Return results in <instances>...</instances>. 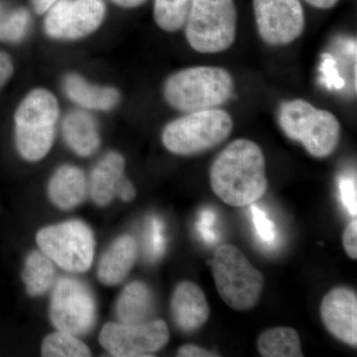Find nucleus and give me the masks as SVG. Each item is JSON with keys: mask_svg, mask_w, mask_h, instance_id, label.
<instances>
[{"mask_svg": "<svg viewBox=\"0 0 357 357\" xmlns=\"http://www.w3.org/2000/svg\"><path fill=\"white\" fill-rule=\"evenodd\" d=\"M213 192L229 206H250L267 191L266 163L261 148L248 139L229 143L211 164Z\"/></svg>", "mask_w": 357, "mask_h": 357, "instance_id": "f257e3e1", "label": "nucleus"}, {"mask_svg": "<svg viewBox=\"0 0 357 357\" xmlns=\"http://www.w3.org/2000/svg\"><path fill=\"white\" fill-rule=\"evenodd\" d=\"M234 81L220 67L187 68L171 75L164 84V98L174 109L190 114L218 109L234 93Z\"/></svg>", "mask_w": 357, "mask_h": 357, "instance_id": "f03ea898", "label": "nucleus"}, {"mask_svg": "<svg viewBox=\"0 0 357 357\" xmlns=\"http://www.w3.org/2000/svg\"><path fill=\"white\" fill-rule=\"evenodd\" d=\"M60 119L57 98L47 89H32L15 114V143L23 159L38 162L50 152Z\"/></svg>", "mask_w": 357, "mask_h": 357, "instance_id": "7ed1b4c3", "label": "nucleus"}, {"mask_svg": "<svg viewBox=\"0 0 357 357\" xmlns=\"http://www.w3.org/2000/svg\"><path fill=\"white\" fill-rule=\"evenodd\" d=\"M278 122L287 137L300 142L316 158L331 156L340 142V126L337 117L328 110L317 109L307 100L298 98L282 103Z\"/></svg>", "mask_w": 357, "mask_h": 357, "instance_id": "20e7f679", "label": "nucleus"}, {"mask_svg": "<svg viewBox=\"0 0 357 357\" xmlns=\"http://www.w3.org/2000/svg\"><path fill=\"white\" fill-rule=\"evenodd\" d=\"M211 271L220 298L232 310L249 311L258 304L264 276L241 249L231 244L218 246L211 260Z\"/></svg>", "mask_w": 357, "mask_h": 357, "instance_id": "39448f33", "label": "nucleus"}, {"mask_svg": "<svg viewBox=\"0 0 357 357\" xmlns=\"http://www.w3.org/2000/svg\"><path fill=\"white\" fill-rule=\"evenodd\" d=\"M232 129L234 121L225 110L190 112L167 124L162 131V142L171 153L192 156L222 144Z\"/></svg>", "mask_w": 357, "mask_h": 357, "instance_id": "423d86ee", "label": "nucleus"}, {"mask_svg": "<svg viewBox=\"0 0 357 357\" xmlns=\"http://www.w3.org/2000/svg\"><path fill=\"white\" fill-rule=\"evenodd\" d=\"M236 21L234 0H192L184 25L185 38L199 53H220L236 41Z\"/></svg>", "mask_w": 357, "mask_h": 357, "instance_id": "0eeeda50", "label": "nucleus"}, {"mask_svg": "<svg viewBox=\"0 0 357 357\" xmlns=\"http://www.w3.org/2000/svg\"><path fill=\"white\" fill-rule=\"evenodd\" d=\"M40 250L58 266L75 273L86 272L95 255V236L81 220L44 227L36 236Z\"/></svg>", "mask_w": 357, "mask_h": 357, "instance_id": "6e6552de", "label": "nucleus"}, {"mask_svg": "<svg viewBox=\"0 0 357 357\" xmlns=\"http://www.w3.org/2000/svg\"><path fill=\"white\" fill-rule=\"evenodd\" d=\"M52 323L59 331L84 335L95 325L96 306L89 289L72 278H61L52 294Z\"/></svg>", "mask_w": 357, "mask_h": 357, "instance_id": "1a4fd4ad", "label": "nucleus"}, {"mask_svg": "<svg viewBox=\"0 0 357 357\" xmlns=\"http://www.w3.org/2000/svg\"><path fill=\"white\" fill-rule=\"evenodd\" d=\"M169 340L170 332L163 319H151L138 325L109 323L100 335L103 349L117 357L153 356Z\"/></svg>", "mask_w": 357, "mask_h": 357, "instance_id": "9d476101", "label": "nucleus"}, {"mask_svg": "<svg viewBox=\"0 0 357 357\" xmlns=\"http://www.w3.org/2000/svg\"><path fill=\"white\" fill-rule=\"evenodd\" d=\"M105 13L103 0H60L47 13L45 32L55 40L84 38L100 27Z\"/></svg>", "mask_w": 357, "mask_h": 357, "instance_id": "9b49d317", "label": "nucleus"}, {"mask_svg": "<svg viewBox=\"0 0 357 357\" xmlns=\"http://www.w3.org/2000/svg\"><path fill=\"white\" fill-rule=\"evenodd\" d=\"M256 27L260 38L270 46H285L305 30L301 0H253Z\"/></svg>", "mask_w": 357, "mask_h": 357, "instance_id": "f8f14e48", "label": "nucleus"}, {"mask_svg": "<svg viewBox=\"0 0 357 357\" xmlns=\"http://www.w3.org/2000/svg\"><path fill=\"white\" fill-rule=\"evenodd\" d=\"M319 314L331 335L349 347H356L357 296L354 290L333 288L324 296Z\"/></svg>", "mask_w": 357, "mask_h": 357, "instance_id": "ddd939ff", "label": "nucleus"}, {"mask_svg": "<svg viewBox=\"0 0 357 357\" xmlns=\"http://www.w3.org/2000/svg\"><path fill=\"white\" fill-rule=\"evenodd\" d=\"M171 312L182 332H197L210 319L211 310L206 295L196 283L183 281L174 290Z\"/></svg>", "mask_w": 357, "mask_h": 357, "instance_id": "4468645a", "label": "nucleus"}, {"mask_svg": "<svg viewBox=\"0 0 357 357\" xmlns=\"http://www.w3.org/2000/svg\"><path fill=\"white\" fill-rule=\"evenodd\" d=\"M63 84L69 100L84 110L109 112L121 100V93L116 89L89 83L77 74L68 75Z\"/></svg>", "mask_w": 357, "mask_h": 357, "instance_id": "2eb2a0df", "label": "nucleus"}, {"mask_svg": "<svg viewBox=\"0 0 357 357\" xmlns=\"http://www.w3.org/2000/svg\"><path fill=\"white\" fill-rule=\"evenodd\" d=\"M88 192L84 171L74 165H63L52 175L48 195L52 203L62 210H72L83 203Z\"/></svg>", "mask_w": 357, "mask_h": 357, "instance_id": "dca6fc26", "label": "nucleus"}, {"mask_svg": "<svg viewBox=\"0 0 357 357\" xmlns=\"http://www.w3.org/2000/svg\"><path fill=\"white\" fill-rule=\"evenodd\" d=\"M126 160L117 152H109L95 167L89 178V194L96 204L105 206L116 197L117 189L126 178Z\"/></svg>", "mask_w": 357, "mask_h": 357, "instance_id": "f3484780", "label": "nucleus"}, {"mask_svg": "<svg viewBox=\"0 0 357 357\" xmlns=\"http://www.w3.org/2000/svg\"><path fill=\"white\" fill-rule=\"evenodd\" d=\"M137 243L132 236L119 237L100 259L98 279L109 286L121 283L132 269L137 260Z\"/></svg>", "mask_w": 357, "mask_h": 357, "instance_id": "a211bd4d", "label": "nucleus"}, {"mask_svg": "<svg viewBox=\"0 0 357 357\" xmlns=\"http://www.w3.org/2000/svg\"><path fill=\"white\" fill-rule=\"evenodd\" d=\"M62 133L68 146L79 156H91L100 148L98 123L86 110H73L66 115Z\"/></svg>", "mask_w": 357, "mask_h": 357, "instance_id": "6ab92c4d", "label": "nucleus"}, {"mask_svg": "<svg viewBox=\"0 0 357 357\" xmlns=\"http://www.w3.org/2000/svg\"><path fill=\"white\" fill-rule=\"evenodd\" d=\"M153 311V294L143 282L128 284L117 301V318L126 325H138L151 321Z\"/></svg>", "mask_w": 357, "mask_h": 357, "instance_id": "aec40b11", "label": "nucleus"}, {"mask_svg": "<svg viewBox=\"0 0 357 357\" xmlns=\"http://www.w3.org/2000/svg\"><path fill=\"white\" fill-rule=\"evenodd\" d=\"M257 349L264 357H303L299 333L289 326L264 331L257 340Z\"/></svg>", "mask_w": 357, "mask_h": 357, "instance_id": "412c9836", "label": "nucleus"}, {"mask_svg": "<svg viewBox=\"0 0 357 357\" xmlns=\"http://www.w3.org/2000/svg\"><path fill=\"white\" fill-rule=\"evenodd\" d=\"M22 279L30 296L38 297L43 295L55 280L54 262L42 251H33L26 258Z\"/></svg>", "mask_w": 357, "mask_h": 357, "instance_id": "4be33fe9", "label": "nucleus"}, {"mask_svg": "<svg viewBox=\"0 0 357 357\" xmlns=\"http://www.w3.org/2000/svg\"><path fill=\"white\" fill-rule=\"evenodd\" d=\"M192 0H154V20L166 32H176L184 27Z\"/></svg>", "mask_w": 357, "mask_h": 357, "instance_id": "5701e85b", "label": "nucleus"}, {"mask_svg": "<svg viewBox=\"0 0 357 357\" xmlns=\"http://www.w3.org/2000/svg\"><path fill=\"white\" fill-rule=\"evenodd\" d=\"M41 354L46 357H86L91 354L86 344L76 335L58 330L45 338Z\"/></svg>", "mask_w": 357, "mask_h": 357, "instance_id": "b1692460", "label": "nucleus"}, {"mask_svg": "<svg viewBox=\"0 0 357 357\" xmlns=\"http://www.w3.org/2000/svg\"><path fill=\"white\" fill-rule=\"evenodd\" d=\"M30 15L24 8L7 11L0 4V40L20 42L29 29Z\"/></svg>", "mask_w": 357, "mask_h": 357, "instance_id": "393cba45", "label": "nucleus"}, {"mask_svg": "<svg viewBox=\"0 0 357 357\" xmlns=\"http://www.w3.org/2000/svg\"><path fill=\"white\" fill-rule=\"evenodd\" d=\"M147 232L148 253L152 259H158L163 255L166 248L165 234L162 220L159 218H151Z\"/></svg>", "mask_w": 357, "mask_h": 357, "instance_id": "a878e982", "label": "nucleus"}, {"mask_svg": "<svg viewBox=\"0 0 357 357\" xmlns=\"http://www.w3.org/2000/svg\"><path fill=\"white\" fill-rule=\"evenodd\" d=\"M253 223L260 239L267 244H273L276 241L277 232L274 222L268 218V215L260 206L251 204Z\"/></svg>", "mask_w": 357, "mask_h": 357, "instance_id": "bb28decb", "label": "nucleus"}, {"mask_svg": "<svg viewBox=\"0 0 357 357\" xmlns=\"http://www.w3.org/2000/svg\"><path fill=\"white\" fill-rule=\"evenodd\" d=\"M217 213L211 208H204L199 213L198 222H197V230L199 236L206 243L215 244L218 241L217 231Z\"/></svg>", "mask_w": 357, "mask_h": 357, "instance_id": "cd10ccee", "label": "nucleus"}, {"mask_svg": "<svg viewBox=\"0 0 357 357\" xmlns=\"http://www.w3.org/2000/svg\"><path fill=\"white\" fill-rule=\"evenodd\" d=\"M340 199L351 217L356 218L357 196L356 176H342L338 180Z\"/></svg>", "mask_w": 357, "mask_h": 357, "instance_id": "c85d7f7f", "label": "nucleus"}, {"mask_svg": "<svg viewBox=\"0 0 357 357\" xmlns=\"http://www.w3.org/2000/svg\"><path fill=\"white\" fill-rule=\"evenodd\" d=\"M342 244L347 255L351 259L356 260L357 258V220H352L347 225L342 236Z\"/></svg>", "mask_w": 357, "mask_h": 357, "instance_id": "c756f323", "label": "nucleus"}, {"mask_svg": "<svg viewBox=\"0 0 357 357\" xmlns=\"http://www.w3.org/2000/svg\"><path fill=\"white\" fill-rule=\"evenodd\" d=\"M14 67L13 61L6 52L0 51V88L13 77Z\"/></svg>", "mask_w": 357, "mask_h": 357, "instance_id": "7c9ffc66", "label": "nucleus"}, {"mask_svg": "<svg viewBox=\"0 0 357 357\" xmlns=\"http://www.w3.org/2000/svg\"><path fill=\"white\" fill-rule=\"evenodd\" d=\"M180 357H213L218 354L195 344H185L180 347L177 354Z\"/></svg>", "mask_w": 357, "mask_h": 357, "instance_id": "2f4dec72", "label": "nucleus"}, {"mask_svg": "<svg viewBox=\"0 0 357 357\" xmlns=\"http://www.w3.org/2000/svg\"><path fill=\"white\" fill-rule=\"evenodd\" d=\"M116 196L124 202H131L135 198V188L128 178L126 177L121 181V185H119V189H117Z\"/></svg>", "mask_w": 357, "mask_h": 357, "instance_id": "473e14b6", "label": "nucleus"}, {"mask_svg": "<svg viewBox=\"0 0 357 357\" xmlns=\"http://www.w3.org/2000/svg\"><path fill=\"white\" fill-rule=\"evenodd\" d=\"M330 59H326L325 61V63H324V74H325L326 76V83L328 84V86H335V88H338V84L337 83V82H340V83H342V79L338 77L337 75V70H335V68H333V60L332 57H328Z\"/></svg>", "mask_w": 357, "mask_h": 357, "instance_id": "72a5a7b5", "label": "nucleus"}, {"mask_svg": "<svg viewBox=\"0 0 357 357\" xmlns=\"http://www.w3.org/2000/svg\"><path fill=\"white\" fill-rule=\"evenodd\" d=\"M60 0H31L33 8L37 14H44L55 6Z\"/></svg>", "mask_w": 357, "mask_h": 357, "instance_id": "f704fd0d", "label": "nucleus"}, {"mask_svg": "<svg viewBox=\"0 0 357 357\" xmlns=\"http://www.w3.org/2000/svg\"><path fill=\"white\" fill-rule=\"evenodd\" d=\"M307 4L318 9L333 8L340 0H305Z\"/></svg>", "mask_w": 357, "mask_h": 357, "instance_id": "c9c22d12", "label": "nucleus"}, {"mask_svg": "<svg viewBox=\"0 0 357 357\" xmlns=\"http://www.w3.org/2000/svg\"><path fill=\"white\" fill-rule=\"evenodd\" d=\"M116 6L123 7V8H135L142 6L146 0H112Z\"/></svg>", "mask_w": 357, "mask_h": 357, "instance_id": "e433bc0d", "label": "nucleus"}]
</instances>
